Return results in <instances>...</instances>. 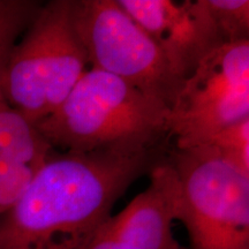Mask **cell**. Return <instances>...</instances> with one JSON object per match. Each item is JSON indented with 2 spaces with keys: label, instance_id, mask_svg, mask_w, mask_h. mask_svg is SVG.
Wrapping results in <instances>:
<instances>
[{
  "label": "cell",
  "instance_id": "obj_3",
  "mask_svg": "<svg viewBox=\"0 0 249 249\" xmlns=\"http://www.w3.org/2000/svg\"><path fill=\"white\" fill-rule=\"evenodd\" d=\"M88 55L73 21L71 0H51L15 43L2 92L7 104L35 124L51 114L88 70Z\"/></svg>",
  "mask_w": 249,
  "mask_h": 249
},
{
  "label": "cell",
  "instance_id": "obj_2",
  "mask_svg": "<svg viewBox=\"0 0 249 249\" xmlns=\"http://www.w3.org/2000/svg\"><path fill=\"white\" fill-rule=\"evenodd\" d=\"M167 113L157 99L89 68L65 101L34 126L53 149L141 154L169 148Z\"/></svg>",
  "mask_w": 249,
  "mask_h": 249
},
{
  "label": "cell",
  "instance_id": "obj_13",
  "mask_svg": "<svg viewBox=\"0 0 249 249\" xmlns=\"http://www.w3.org/2000/svg\"><path fill=\"white\" fill-rule=\"evenodd\" d=\"M80 249H128L114 235L108 218L89 236Z\"/></svg>",
  "mask_w": 249,
  "mask_h": 249
},
{
  "label": "cell",
  "instance_id": "obj_7",
  "mask_svg": "<svg viewBox=\"0 0 249 249\" xmlns=\"http://www.w3.org/2000/svg\"><path fill=\"white\" fill-rule=\"evenodd\" d=\"M185 81L202 59L225 44L207 0H117Z\"/></svg>",
  "mask_w": 249,
  "mask_h": 249
},
{
  "label": "cell",
  "instance_id": "obj_8",
  "mask_svg": "<svg viewBox=\"0 0 249 249\" xmlns=\"http://www.w3.org/2000/svg\"><path fill=\"white\" fill-rule=\"evenodd\" d=\"M149 174L148 188L108 217L112 231L128 249H182L172 232L179 213L178 174L167 157Z\"/></svg>",
  "mask_w": 249,
  "mask_h": 249
},
{
  "label": "cell",
  "instance_id": "obj_6",
  "mask_svg": "<svg viewBox=\"0 0 249 249\" xmlns=\"http://www.w3.org/2000/svg\"><path fill=\"white\" fill-rule=\"evenodd\" d=\"M249 118V40L224 44L202 59L183 81L167 113L177 149L203 145Z\"/></svg>",
  "mask_w": 249,
  "mask_h": 249
},
{
  "label": "cell",
  "instance_id": "obj_4",
  "mask_svg": "<svg viewBox=\"0 0 249 249\" xmlns=\"http://www.w3.org/2000/svg\"><path fill=\"white\" fill-rule=\"evenodd\" d=\"M192 249H249V177L211 145L170 149Z\"/></svg>",
  "mask_w": 249,
  "mask_h": 249
},
{
  "label": "cell",
  "instance_id": "obj_10",
  "mask_svg": "<svg viewBox=\"0 0 249 249\" xmlns=\"http://www.w3.org/2000/svg\"><path fill=\"white\" fill-rule=\"evenodd\" d=\"M40 5L31 0H0V105L7 103L2 86L9 54Z\"/></svg>",
  "mask_w": 249,
  "mask_h": 249
},
{
  "label": "cell",
  "instance_id": "obj_11",
  "mask_svg": "<svg viewBox=\"0 0 249 249\" xmlns=\"http://www.w3.org/2000/svg\"><path fill=\"white\" fill-rule=\"evenodd\" d=\"M225 44L249 40L248 0H207Z\"/></svg>",
  "mask_w": 249,
  "mask_h": 249
},
{
  "label": "cell",
  "instance_id": "obj_1",
  "mask_svg": "<svg viewBox=\"0 0 249 249\" xmlns=\"http://www.w3.org/2000/svg\"><path fill=\"white\" fill-rule=\"evenodd\" d=\"M170 148L141 154L53 150L0 216V249H80L140 177Z\"/></svg>",
  "mask_w": 249,
  "mask_h": 249
},
{
  "label": "cell",
  "instance_id": "obj_5",
  "mask_svg": "<svg viewBox=\"0 0 249 249\" xmlns=\"http://www.w3.org/2000/svg\"><path fill=\"white\" fill-rule=\"evenodd\" d=\"M71 12L91 68L172 107L183 81L117 0H71Z\"/></svg>",
  "mask_w": 249,
  "mask_h": 249
},
{
  "label": "cell",
  "instance_id": "obj_9",
  "mask_svg": "<svg viewBox=\"0 0 249 249\" xmlns=\"http://www.w3.org/2000/svg\"><path fill=\"white\" fill-rule=\"evenodd\" d=\"M53 148L34 124L0 105V216L18 200Z\"/></svg>",
  "mask_w": 249,
  "mask_h": 249
},
{
  "label": "cell",
  "instance_id": "obj_12",
  "mask_svg": "<svg viewBox=\"0 0 249 249\" xmlns=\"http://www.w3.org/2000/svg\"><path fill=\"white\" fill-rule=\"evenodd\" d=\"M203 145L213 147L227 163L249 177V118L217 133Z\"/></svg>",
  "mask_w": 249,
  "mask_h": 249
}]
</instances>
